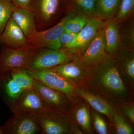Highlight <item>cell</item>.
I'll return each mask as SVG.
<instances>
[{"label":"cell","instance_id":"5b68a950","mask_svg":"<svg viewBox=\"0 0 134 134\" xmlns=\"http://www.w3.org/2000/svg\"><path fill=\"white\" fill-rule=\"evenodd\" d=\"M26 70L34 79L48 87L62 92L68 97H71L74 93V87L70 81L52 68L39 70Z\"/></svg>","mask_w":134,"mask_h":134},{"label":"cell","instance_id":"ba28073f","mask_svg":"<svg viewBox=\"0 0 134 134\" xmlns=\"http://www.w3.org/2000/svg\"><path fill=\"white\" fill-rule=\"evenodd\" d=\"M60 112L34 116L43 134H64L69 132L68 125Z\"/></svg>","mask_w":134,"mask_h":134},{"label":"cell","instance_id":"7a4b0ae2","mask_svg":"<svg viewBox=\"0 0 134 134\" xmlns=\"http://www.w3.org/2000/svg\"><path fill=\"white\" fill-rule=\"evenodd\" d=\"M10 110L13 114L19 113L34 116L56 112L46 104L34 88L22 92L14 99Z\"/></svg>","mask_w":134,"mask_h":134},{"label":"cell","instance_id":"603a6c76","mask_svg":"<svg viewBox=\"0 0 134 134\" xmlns=\"http://www.w3.org/2000/svg\"><path fill=\"white\" fill-rule=\"evenodd\" d=\"M113 119L114 121L116 132L118 134H131L133 133L132 129L126 121L117 114L114 113Z\"/></svg>","mask_w":134,"mask_h":134},{"label":"cell","instance_id":"484cf974","mask_svg":"<svg viewBox=\"0 0 134 134\" xmlns=\"http://www.w3.org/2000/svg\"><path fill=\"white\" fill-rule=\"evenodd\" d=\"M93 124L97 132L100 134H106L107 129L105 122L102 117L97 113L93 114Z\"/></svg>","mask_w":134,"mask_h":134},{"label":"cell","instance_id":"4fadbf2b","mask_svg":"<svg viewBox=\"0 0 134 134\" xmlns=\"http://www.w3.org/2000/svg\"><path fill=\"white\" fill-rule=\"evenodd\" d=\"M11 17L22 30L26 39L37 30L35 17L31 10L15 6Z\"/></svg>","mask_w":134,"mask_h":134},{"label":"cell","instance_id":"ac0fdd59","mask_svg":"<svg viewBox=\"0 0 134 134\" xmlns=\"http://www.w3.org/2000/svg\"><path fill=\"white\" fill-rule=\"evenodd\" d=\"M11 78L23 91L33 88L34 78L26 69L19 70L11 75Z\"/></svg>","mask_w":134,"mask_h":134},{"label":"cell","instance_id":"6da1fadb","mask_svg":"<svg viewBox=\"0 0 134 134\" xmlns=\"http://www.w3.org/2000/svg\"><path fill=\"white\" fill-rule=\"evenodd\" d=\"M39 48L31 46L20 48H2L0 53V81L9 78L15 71L26 69Z\"/></svg>","mask_w":134,"mask_h":134},{"label":"cell","instance_id":"cb8c5ba5","mask_svg":"<svg viewBox=\"0 0 134 134\" xmlns=\"http://www.w3.org/2000/svg\"><path fill=\"white\" fill-rule=\"evenodd\" d=\"M134 0H122L117 17L121 19L127 15L133 8Z\"/></svg>","mask_w":134,"mask_h":134},{"label":"cell","instance_id":"3957f363","mask_svg":"<svg viewBox=\"0 0 134 134\" xmlns=\"http://www.w3.org/2000/svg\"><path fill=\"white\" fill-rule=\"evenodd\" d=\"M72 57L66 49L41 48L33 55L26 69L39 70L52 68L68 62Z\"/></svg>","mask_w":134,"mask_h":134},{"label":"cell","instance_id":"83f0119b","mask_svg":"<svg viewBox=\"0 0 134 134\" xmlns=\"http://www.w3.org/2000/svg\"><path fill=\"white\" fill-rule=\"evenodd\" d=\"M124 70L127 75L130 78H134V58H129L125 62L124 66Z\"/></svg>","mask_w":134,"mask_h":134},{"label":"cell","instance_id":"8992f818","mask_svg":"<svg viewBox=\"0 0 134 134\" xmlns=\"http://www.w3.org/2000/svg\"><path fill=\"white\" fill-rule=\"evenodd\" d=\"M3 126H0V134H34L40 130L32 115L13 114Z\"/></svg>","mask_w":134,"mask_h":134},{"label":"cell","instance_id":"44dd1931","mask_svg":"<svg viewBox=\"0 0 134 134\" xmlns=\"http://www.w3.org/2000/svg\"><path fill=\"white\" fill-rule=\"evenodd\" d=\"M86 18L83 16L72 17L70 16L67 19L64 26V32L77 33L84 26Z\"/></svg>","mask_w":134,"mask_h":134},{"label":"cell","instance_id":"ffe728a7","mask_svg":"<svg viewBox=\"0 0 134 134\" xmlns=\"http://www.w3.org/2000/svg\"><path fill=\"white\" fill-rule=\"evenodd\" d=\"M15 6L10 0H0V35L11 17Z\"/></svg>","mask_w":134,"mask_h":134},{"label":"cell","instance_id":"9c48e42d","mask_svg":"<svg viewBox=\"0 0 134 134\" xmlns=\"http://www.w3.org/2000/svg\"><path fill=\"white\" fill-rule=\"evenodd\" d=\"M104 23L100 19L90 17L86 19L84 26L78 33L70 49L85 48L93 40Z\"/></svg>","mask_w":134,"mask_h":134},{"label":"cell","instance_id":"30bf717a","mask_svg":"<svg viewBox=\"0 0 134 134\" xmlns=\"http://www.w3.org/2000/svg\"><path fill=\"white\" fill-rule=\"evenodd\" d=\"M0 44H3L7 47L14 48L29 46L24 33L11 17L0 35Z\"/></svg>","mask_w":134,"mask_h":134},{"label":"cell","instance_id":"277c9868","mask_svg":"<svg viewBox=\"0 0 134 134\" xmlns=\"http://www.w3.org/2000/svg\"><path fill=\"white\" fill-rule=\"evenodd\" d=\"M71 16L68 15L57 24L50 29L42 31L36 30L27 38L28 45L37 48H47L58 50L61 48L60 39L64 32V26L67 19Z\"/></svg>","mask_w":134,"mask_h":134},{"label":"cell","instance_id":"2e32d148","mask_svg":"<svg viewBox=\"0 0 134 134\" xmlns=\"http://www.w3.org/2000/svg\"><path fill=\"white\" fill-rule=\"evenodd\" d=\"M104 40L106 51L114 52L117 49L119 41V30L114 22H110L103 26Z\"/></svg>","mask_w":134,"mask_h":134},{"label":"cell","instance_id":"e0dca14e","mask_svg":"<svg viewBox=\"0 0 134 134\" xmlns=\"http://www.w3.org/2000/svg\"><path fill=\"white\" fill-rule=\"evenodd\" d=\"M120 0H97L94 13L104 18L111 16L116 12Z\"/></svg>","mask_w":134,"mask_h":134},{"label":"cell","instance_id":"f1b7e54d","mask_svg":"<svg viewBox=\"0 0 134 134\" xmlns=\"http://www.w3.org/2000/svg\"><path fill=\"white\" fill-rule=\"evenodd\" d=\"M124 113L132 123H134V107L133 105L127 106L124 108Z\"/></svg>","mask_w":134,"mask_h":134},{"label":"cell","instance_id":"8fae6325","mask_svg":"<svg viewBox=\"0 0 134 134\" xmlns=\"http://www.w3.org/2000/svg\"><path fill=\"white\" fill-rule=\"evenodd\" d=\"M59 0H38L30 10L35 17L36 25L41 28L48 23L56 14Z\"/></svg>","mask_w":134,"mask_h":134},{"label":"cell","instance_id":"9a60e30c","mask_svg":"<svg viewBox=\"0 0 134 134\" xmlns=\"http://www.w3.org/2000/svg\"><path fill=\"white\" fill-rule=\"evenodd\" d=\"M79 93L96 111L106 115L110 119H113L114 113L110 106L103 99L97 96L82 90H79Z\"/></svg>","mask_w":134,"mask_h":134},{"label":"cell","instance_id":"f546056e","mask_svg":"<svg viewBox=\"0 0 134 134\" xmlns=\"http://www.w3.org/2000/svg\"><path fill=\"white\" fill-rule=\"evenodd\" d=\"M15 6L30 10L31 0H10Z\"/></svg>","mask_w":134,"mask_h":134},{"label":"cell","instance_id":"7c38bea8","mask_svg":"<svg viewBox=\"0 0 134 134\" xmlns=\"http://www.w3.org/2000/svg\"><path fill=\"white\" fill-rule=\"evenodd\" d=\"M106 50L103 29H100L97 36L88 46L82 58L84 65H91L100 61L105 55Z\"/></svg>","mask_w":134,"mask_h":134},{"label":"cell","instance_id":"5bb4252c","mask_svg":"<svg viewBox=\"0 0 134 134\" xmlns=\"http://www.w3.org/2000/svg\"><path fill=\"white\" fill-rule=\"evenodd\" d=\"M106 66L100 75V83L108 91L116 93H124L126 89L118 70L114 65Z\"/></svg>","mask_w":134,"mask_h":134},{"label":"cell","instance_id":"52a82bcc","mask_svg":"<svg viewBox=\"0 0 134 134\" xmlns=\"http://www.w3.org/2000/svg\"><path fill=\"white\" fill-rule=\"evenodd\" d=\"M33 88L46 104L53 110L62 113L68 110L67 96L64 93L48 87L35 79H34Z\"/></svg>","mask_w":134,"mask_h":134},{"label":"cell","instance_id":"4316f807","mask_svg":"<svg viewBox=\"0 0 134 134\" xmlns=\"http://www.w3.org/2000/svg\"><path fill=\"white\" fill-rule=\"evenodd\" d=\"M77 5L88 14L94 13L97 0H74Z\"/></svg>","mask_w":134,"mask_h":134},{"label":"cell","instance_id":"d6986e66","mask_svg":"<svg viewBox=\"0 0 134 134\" xmlns=\"http://www.w3.org/2000/svg\"><path fill=\"white\" fill-rule=\"evenodd\" d=\"M62 76L70 80L79 77L81 71L78 66L69 62L52 68Z\"/></svg>","mask_w":134,"mask_h":134},{"label":"cell","instance_id":"d4e9b609","mask_svg":"<svg viewBox=\"0 0 134 134\" xmlns=\"http://www.w3.org/2000/svg\"><path fill=\"white\" fill-rule=\"evenodd\" d=\"M77 33L64 32L61 36L60 42L62 47L70 49L75 41Z\"/></svg>","mask_w":134,"mask_h":134},{"label":"cell","instance_id":"7402d4cb","mask_svg":"<svg viewBox=\"0 0 134 134\" xmlns=\"http://www.w3.org/2000/svg\"><path fill=\"white\" fill-rule=\"evenodd\" d=\"M75 116L79 125L86 132H90V117L88 108L85 106L80 107L77 110Z\"/></svg>","mask_w":134,"mask_h":134}]
</instances>
